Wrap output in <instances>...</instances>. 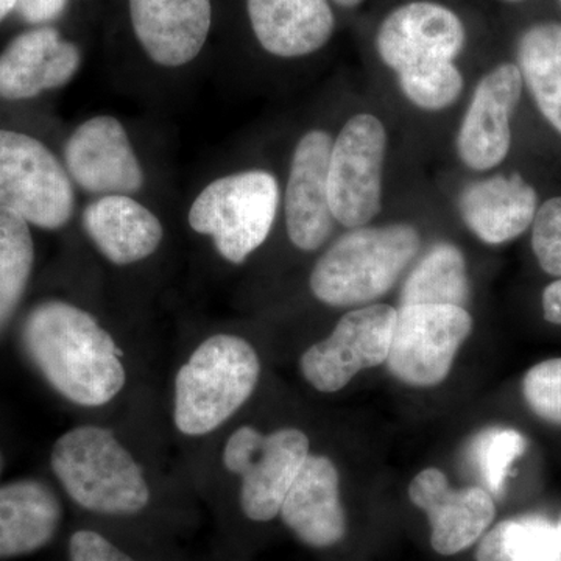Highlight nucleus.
<instances>
[{
	"mask_svg": "<svg viewBox=\"0 0 561 561\" xmlns=\"http://www.w3.org/2000/svg\"><path fill=\"white\" fill-rule=\"evenodd\" d=\"M470 300L467 261L449 242L434 247L412 268L401 290V305H449L465 308Z\"/></svg>",
	"mask_w": 561,
	"mask_h": 561,
	"instance_id": "b1692460",
	"label": "nucleus"
},
{
	"mask_svg": "<svg viewBox=\"0 0 561 561\" xmlns=\"http://www.w3.org/2000/svg\"><path fill=\"white\" fill-rule=\"evenodd\" d=\"M409 497L427 515L431 545L440 556L467 551L489 530L496 505L493 496L481 486L454 490L445 472L427 468L413 478Z\"/></svg>",
	"mask_w": 561,
	"mask_h": 561,
	"instance_id": "4468645a",
	"label": "nucleus"
},
{
	"mask_svg": "<svg viewBox=\"0 0 561 561\" xmlns=\"http://www.w3.org/2000/svg\"><path fill=\"white\" fill-rule=\"evenodd\" d=\"M247 10L257 43L275 57L311 55L335 28L328 0H247Z\"/></svg>",
	"mask_w": 561,
	"mask_h": 561,
	"instance_id": "aec40b11",
	"label": "nucleus"
},
{
	"mask_svg": "<svg viewBox=\"0 0 561 561\" xmlns=\"http://www.w3.org/2000/svg\"><path fill=\"white\" fill-rule=\"evenodd\" d=\"M332 2L337 3L343 9H354V7L360 5L364 0H332Z\"/></svg>",
	"mask_w": 561,
	"mask_h": 561,
	"instance_id": "f704fd0d",
	"label": "nucleus"
},
{
	"mask_svg": "<svg viewBox=\"0 0 561 561\" xmlns=\"http://www.w3.org/2000/svg\"><path fill=\"white\" fill-rule=\"evenodd\" d=\"M523 91L515 62H502L479 81L457 135V153L472 171H491L507 158L512 119Z\"/></svg>",
	"mask_w": 561,
	"mask_h": 561,
	"instance_id": "9b49d317",
	"label": "nucleus"
},
{
	"mask_svg": "<svg viewBox=\"0 0 561 561\" xmlns=\"http://www.w3.org/2000/svg\"><path fill=\"white\" fill-rule=\"evenodd\" d=\"M523 397L538 419L561 426V357L542 360L524 375Z\"/></svg>",
	"mask_w": 561,
	"mask_h": 561,
	"instance_id": "c85d7f7f",
	"label": "nucleus"
},
{
	"mask_svg": "<svg viewBox=\"0 0 561 561\" xmlns=\"http://www.w3.org/2000/svg\"><path fill=\"white\" fill-rule=\"evenodd\" d=\"M507 2H519V0H507Z\"/></svg>",
	"mask_w": 561,
	"mask_h": 561,
	"instance_id": "4c0bfd02",
	"label": "nucleus"
},
{
	"mask_svg": "<svg viewBox=\"0 0 561 561\" xmlns=\"http://www.w3.org/2000/svg\"><path fill=\"white\" fill-rule=\"evenodd\" d=\"M516 66L545 121L561 136V24L538 22L519 36Z\"/></svg>",
	"mask_w": 561,
	"mask_h": 561,
	"instance_id": "5701e85b",
	"label": "nucleus"
},
{
	"mask_svg": "<svg viewBox=\"0 0 561 561\" xmlns=\"http://www.w3.org/2000/svg\"><path fill=\"white\" fill-rule=\"evenodd\" d=\"M62 504L47 483L20 479L0 485V560L32 556L60 530Z\"/></svg>",
	"mask_w": 561,
	"mask_h": 561,
	"instance_id": "4be33fe9",
	"label": "nucleus"
},
{
	"mask_svg": "<svg viewBox=\"0 0 561 561\" xmlns=\"http://www.w3.org/2000/svg\"><path fill=\"white\" fill-rule=\"evenodd\" d=\"M66 171L94 195H131L142 190V168L124 125L111 116L83 122L65 147Z\"/></svg>",
	"mask_w": 561,
	"mask_h": 561,
	"instance_id": "f8f14e48",
	"label": "nucleus"
},
{
	"mask_svg": "<svg viewBox=\"0 0 561 561\" xmlns=\"http://www.w3.org/2000/svg\"><path fill=\"white\" fill-rule=\"evenodd\" d=\"M278 206V181L271 172L232 173L198 194L187 220L192 230L213 239L224 260L242 264L267 241Z\"/></svg>",
	"mask_w": 561,
	"mask_h": 561,
	"instance_id": "39448f33",
	"label": "nucleus"
},
{
	"mask_svg": "<svg viewBox=\"0 0 561 561\" xmlns=\"http://www.w3.org/2000/svg\"><path fill=\"white\" fill-rule=\"evenodd\" d=\"M69 561H136L108 538L94 530L73 531L69 538Z\"/></svg>",
	"mask_w": 561,
	"mask_h": 561,
	"instance_id": "7c9ffc66",
	"label": "nucleus"
},
{
	"mask_svg": "<svg viewBox=\"0 0 561 561\" xmlns=\"http://www.w3.org/2000/svg\"><path fill=\"white\" fill-rule=\"evenodd\" d=\"M530 230L531 251L541 271L561 278V197L541 203Z\"/></svg>",
	"mask_w": 561,
	"mask_h": 561,
	"instance_id": "c756f323",
	"label": "nucleus"
},
{
	"mask_svg": "<svg viewBox=\"0 0 561 561\" xmlns=\"http://www.w3.org/2000/svg\"><path fill=\"white\" fill-rule=\"evenodd\" d=\"M308 435L295 427L262 434L253 426L232 432L224 448L225 468L241 478V507L251 522L267 523L280 505L302 465L311 456Z\"/></svg>",
	"mask_w": 561,
	"mask_h": 561,
	"instance_id": "423d86ee",
	"label": "nucleus"
},
{
	"mask_svg": "<svg viewBox=\"0 0 561 561\" xmlns=\"http://www.w3.org/2000/svg\"><path fill=\"white\" fill-rule=\"evenodd\" d=\"M83 228L114 265L136 264L160 249V219L130 195H105L83 210Z\"/></svg>",
	"mask_w": 561,
	"mask_h": 561,
	"instance_id": "412c9836",
	"label": "nucleus"
},
{
	"mask_svg": "<svg viewBox=\"0 0 561 561\" xmlns=\"http://www.w3.org/2000/svg\"><path fill=\"white\" fill-rule=\"evenodd\" d=\"M394 320L397 309L389 305L360 306L345 313L327 339L302 354L306 381L323 393H334L357 373L386 364Z\"/></svg>",
	"mask_w": 561,
	"mask_h": 561,
	"instance_id": "9d476101",
	"label": "nucleus"
},
{
	"mask_svg": "<svg viewBox=\"0 0 561 561\" xmlns=\"http://www.w3.org/2000/svg\"><path fill=\"white\" fill-rule=\"evenodd\" d=\"M560 2H561V0H560Z\"/></svg>",
	"mask_w": 561,
	"mask_h": 561,
	"instance_id": "58836bf2",
	"label": "nucleus"
},
{
	"mask_svg": "<svg viewBox=\"0 0 561 561\" xmlns=\"http://www.w3.org/2000/svg\"><path fill=\"white\" fill-rule=\"evenodd\" d=\"M0 208L41 230H60L76 208L68 171L41 140L0 130Z\"/></svg>",
	"mask_w": 561,
	"mask_h": 561,
	"instance_id": "0eeeda50",
	"label": "nucleus"
},
{
	"mask_svg": "<svg viewBox=\"0 0 561 561\" xmlns=\"http://www.w3.org/2000/svg\"><path fill=\"white\" fill-rule=\"evenodd\" d=\"M22 346L47 383L81 408H102L124 390L127 371L113 335L90 312L49 300L25 317Z\"/></svg>",
	"mask_w": 561,
	"mask_h": 561,
	"instance_id": "f257e3e1",
	"label": "nucleus"
},
{
	"mask_svg": "<svg viewBox=\"0 0 561 561\" xmlns=\"http://www.w3.org/2000/svg\"><path fill=\"white\" fill-rule=\"evenodd\" d=\"M402 94L421 110L442 111L457 102L463 77L454 61L412 66L397 72Z\"/></svg>",
	"mask_w": 561,
	"mask_h": 561,
	"instance_id": "cd10ccee",
	"label": "nucleus"
},
{
	"mask_svg": "<svg viewBox=\"0 0 561 561\" xmlns=\"http://www.w3.org/2000/svg\"><path fill=\"white\" fill-rule=\"evenodd\" d=\"M33 265L35 243L31 227L13 210L0 208V332L20 308Z\"/></svg>",
	"mask_w": 561,
	"mask_h": 561,
	"instance_id": "a878e982",
	"label": "nucleus"
},
{
	"mask_svg": "<svg viewBox=\"0 0 561 561\" xmlns=\"http://www.w3.org/2000/svg\"><path fill=\"white\" fill-rule=\"evenodd\" d=\"M386 151V128L367 113L346 122L332 144L328 191L332 216L343 227H365L381 210Z\"/></svg>",
	"mask_w": 561,
	"mask_h": 561,
	"instance_id": "1a4fd4ad",
	"label": "nucleus"
},
{
	"mask_svg": "<svg viewBox=\"0 0 561 561\" xmlns=\"http://www.w3.org/2000/svg\"><path fill=\"white\" fill-rule=\"evenodd\" d=\"M420 243L412 225L353 228L312 268V294L332 308L370 305L394 286Z\"/></svg>",
	"mask_w": 561,
	"mask_h": 561,
	"instance_id": "20e7f679",
	"label": "nucleus"
},
{
	"mask_svg": "<svg viewBox=\"0 0 561 561\" xmlns=\"http://www.w3.org/2000/svg\"><path fill=\"white\" fill-rule=\"evenodd\" d=\"M557 527H559L560 537H561V515H560L559 522H557Z\"/></svg>",
	"mask_w": 561,
	"mask_h": 561,
	"instance_id": "e433bc0d",
	"label": "nucleus"
},
{
	"mask_svg": "<svg viewBox=\"0 0 561 561\" xmlns=\"http://www.w3.org/2000/svg\"><path fill=\"white\" fill-rule=\"evenodd\" d=\"M3 471V456L2 453H0V474H2Z\"/></svg>",
	"mask_w": 561,
	"mask_h": 561,
	"instance_id": "c9c22d12",
	"label": "nucleus"
},
{
	"mask_svg": "<svg viewBox=\"0 0 561 561\" xmlns=\"http://www.w3.org/2000/svg\"><path fill=\"white\" fill-rule=\"evenodd\" d=\"M332 144L330 133L308 131L291 157L286 225L290 242L301 251L319 250L334 228L328 191Z\"/></svg>",
	"mask_w": 561,
	"mask_h": 561,
	"instance_id": "2eb2a0df",
	"label": "nucleus"
},
{
	"mask_svg": "<svg viewBox=\"0 0 561 561\" xmlns=\"http://www.w3.org/2000/svg\"><path fill=\"white\" fill-rule=\"evenodd\" d=\"M471 331V316L460 306H400L387 367L408 386H438L448 378L454 359Z\"/></svg>",
	"mask_w": 561,
	"mask_h": 561,
	"instance_id": "6e6552de",
	"label": "nucleus"
},
{
	"mask_svg": "<svg viewBox=\"0 0 561 561\" xmlns=\"http://www.w3.org/2000/svg\"><path fill=\"white\" fill-rule=\"evenodd\" d=\"M283 523L311 548H331L346 534L341 478L328 457L311 454L280 505Z\"/></svg>",
	"mask_w": 561,
	"mask_h": 561,
	"instance_id": "a211bd4d",
	"label": "nucleus"
},
{
	"mask_svg": "<svg viewBox=\"0 0 561 561\" xmlns=\"http://www.w3.org/2000/svg\"><path fill=\"white\" fill-rule=\"evenodd\" d=\"M540 198L522 173L493 175L468 184L461 191V219L476 238L489 245H502L530 230Z\"/></svg>",
	"mask_w": 561,
	"mask_h": 561,
	"instance_id": "6ab92c4d",
	"label": "nucleus"
},
{
	"mask_svg": "<svg viewBox=\"0 0 561 561\" xmlns=\"http://www.w3.org/2000/svg\"><path fill=\"white\" fill-rule=\"evenodd\" d=\"M463 22L448 7L430 0L404 3L383 20L376 47L394 72L435 61H454L463 50Z\"/></svg>",
	"mask_w": 561,
	"mask_h": 561,
	"instance_id": "ddd939ff",
	"label": "nucleus"
},
{
	"mask_svg": "<svg viewBox=\"0 0 561 561\" xmlns=\"http://www.w3.org/2000/svg\"><path fill=\"white\" fill-rule=\"evenodd\" d=\"M50 467L66 494L84 511L130 516L150 504L146 474L113 431L73 427L55 442Z\"/></svg>",
	"mask_w": 561,
	"mask_h": 561,
	"instance_id": "f03ea898",
	"label": "nucleus"
},
{
	"mask_svg": "<svg viewBox=\"0 0 561 561\" xmlns=\"http://www.w3.org/2000/svg\"><path fill=\"white\" fill-rule=\"evenodd\" d=\"M260 376V356L251 343L239 335H210L176 373V430L187 437L219 430L250 400Z\"/></svg>",
	"mask_w": 561,
	"mask_h": 561,
	"instance_id": "7ed1b4c3",
	"label": "nucleus"
},
{
	"mask_svg": "<svg viewBox=\"0 0 561 561\" xmlns=\"http://www.w3.org/2000/svg\"><path fill=\"white\" fill-rule=\"evenodd\" d=\"M541 306L545 320L561 327V278L552 280L542 290Z\"/></svg>",
	"mask_w": 561,
	"mask_h": 561,
	"instance_id": "473e14b6",
	"label": "nucleus"
},
{
	"mask_svg": "<svg viewBox=\"0 0 561 561\" xmlns=\"http://www.w3.org/2000/svg\"><path fill=\"white\" fill-rule=\"evenodd\" d=\"M81 65V51L54 27L32 28L0 54V98L27 101L65 87Z\"/></svg>",
	"mask_w": 561,
	"mask_h": 561,
	"instance_id": "dca6fc26",
	"label": "nucleus"
},
{
	"mask_svg": "<svg viewBox=\"0 0 561 561\" xmlns=\"http://www.w3.org/2000/svg\"><path fill=\"white\" fill-rule=\"evenodd\" d=\"M478 561H561L557 523L541 515L504 519L485 531L479 542Z\"/></svg>",
	"mask_w": 561,
	"mask_h": 561,
	"instance_id": "393cba45",
	"label": "nucleus"
},
{
	"mask_svg": "<svg viewBox=\"0 0 561 561\" xmlns=\"http://www.w3.org/2000/svg\"><path fill=\"white\" fill-rule=\"evenodd\" d=\"M131 27L151 61L180 68L198 57L213 24L210 0H130Z\"/></svg>",
	"mask_w": 561,
	"mask_h": 561,
	"instance_id": "f3484780",
	"label": "nucleus"
},
{
	"mask_svg": "<svg viewBox=\"0 0 561 561\" xmlns=\"http://www.w3.org/2000/svg\"><path fill=\"white\" fill-rule=\"evenodd\" d=\"M68 0H18V14L32 24H46L61 16Z\"/></svg>",
	"mask_w": 561,
	"mask_h": 561,
	"instance_id": "2f4dec72",
	"label": "nucleus"
},
{
	"mask_svg": "<svg viewBox=\"0 0 561 561\" xmlns=\"http://www.w3.org/2000/svg\"><path fill=\"white\" fill-rule=\"evenodd\" d=\"M18 0H0V22L16 9Z\"/></svg>",
	"mask_w": 561,
	"mask_h": 561,
	"instance_id": "72a5a7b5",
	"label": "nucleus"
},
{
	"mask_svg": "<svg viewBox=\"0 0 561 561\" xmlns=\"http://www.w3.org/2000/svg\"><path fill=\"white\" fill-rule=\"evenodd\" d=\"M526 449V437L513 427H489L472 438L468 454L491 496L504 494L513 463Z\"/></svg>",
	"mask_w": 561,
	"mask_h": 561,
	"instance_id": "bb28decb",
	"label": "nucleus"
}]
</instances>
